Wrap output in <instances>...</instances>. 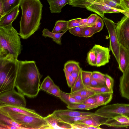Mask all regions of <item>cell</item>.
Returning <instances> with one entry per match:
<instances>
[{
	"instance_id": "1",
	"label": "cell",
	"mask_w": 129,
	"mask_h": 129,
	"mask_svg": "<svg viewBox=\"0 0 129 129\" xmlns=\"http://www.w3.org/2000/svg\"><path fill=\"white\" fill-rule=\"evenodd\" d=\"M34 61L18 60L15 87L19 92L30 98L36 97L40 90L42 77Z\"/></svg>"
},
{
	"instance_id": "2",
	"label": "cell",
	"mask_w": 129,
	"mask_h": 129,
	"mask_svg": "<svg viewBox=\"0 0 129 129\" xmlns=\"http://www.w3.org/2000/svg\"><path fill=\"white\" fill-rule=\"evenodd\" d=\"M22 11L19 35L27 39L39 29L43 5L40 0H22L19 5Z\"/></svg>"
},
{
	"instance_id": "3",
	"label": "cell",
	"mask_w": 129,
	"mask_h": 129,
	"mask_svg": "<svg viewBox=\"0 0 129 129\" xmlns=\"http://www.w3.org/2000/svg\"><path fill=\"white\" fill-rule=\"evenodd\" d=\"M17 58L10 54L0 57V94L15 89Z\"/></svg>"
},
{
	"instance_id": "4",
	"label": "cell",
	"mask_w": 129,
	"mask_h": 129,
	"mask_svg": "<svg viewBox=\"0 0 129 129\" xmlns=\"http://www.w3.org/2000/svg\"><path fill=\"white\" fill-rule=\"evenodd\" d=\"M19 35L12 25L0 26V57L10 54L18 58L22 50Z\"/></svg>"
},
{
	"instance_id": "5",
	"label": "cell",
	"mask_w": 129,
	"mask_h": 129,
	"mask_svg": "<svg viewBox=\"0 0 129 129\" xmlns=\"http://www.w3.org/2000/svg\"><path fill=\"white\" fill-rule=\"evenodd\" d=\"M0 112L10 117L25 129H52L42 116L34 117L19 113Z\"/></svg>"
},
{
	"instance_id": "6",
	"label": "cell",
	"mask_w": 129,
	"mask_h": 129,
	"mask_svg": "<svg viewBox=\"0 0 129 129\" xmlns=\"http://www.w3.org/2000/svg\"><path fill=\"white\" fill-rule=\"evenodd\" d=\"M94 113L107 119L121 114L129 116V104L117 103L106 105L98 109Z\"/></svg>"
},
{
	"instance_id": "7",
	"label": "cell",
	"mask_w": 129,
	"mask_h": 129,
	"mask_svg": "<svg viewBox=\"0 0 129 129\" xmlns=\"http://www.w3.org/2000/svg\"><path fill=\"white\" fill-rule=\"evenodd\" d=\"M105 23L108 33L109 39V49L115 57L117 62L119 59V44L116 31V26L112 20L105 17H102Z\"/></svg>"
},
{
	"instance_id": "8",
	"label": "cell",
	"mask_w": 129,
	"mask_h": 129,
	"mask_svg": "<svg viewBox=\"0 0 129 129\" xmlns=\"http://www.w3.org/2000/svg\"><path fill=\"white\" fill-rule=\"evenodd\" d=\"M6 105L25 107L24 96L15 89L0 94V105Z\"/></svg>"
},
{
	"instance_id": "9",
	"label": "cell",
	"mask_w": 129,
	"mask_h": 129,
	"mask_svg": "<svg viewBox=\"0 0 129 129\" xmlns=\"http://www.w3.org/2000/svg\"><path fill=\"white\" fill-rule=\"evenodd\" d=\"M116 26L117 36L119 44L129 50V18L124 15L116 24Z\"/></svg>"
},
{
	"instance_id": "10",
	"label": "cell",
	"mask_w": 129,
	"mask_h": 129,
	"mask_svg": "<svg viewBox=\"0 0 129 129\" xmlns=\"http://www.w3.org/2000/svg\"><path fill=\"white\" fill-rule=\"evenodd\" d=\"M86 9L88 10L93 12L102 17L104 16L105 13H122L124 10L113 8L105 4L103 0H95Z\"/></svg>"
},
{
	"instance_id": "11",
	"label": "cell",
	"mask_w": 129,
	"mask_h": 129,
	"mask_svg": "<svg viewBox=\"0 0 129 129\" xmlns=\"http://www.w3.org/2000/svg\"><path fill=\"white\" fill-rule=\"evenodd\" d=\"M94 52L96 60V67L104 66L109 62L110 50L107 47L95 44L91 49Z\"/></svg>"
},
{
	"instance_id": "12",
	"label": "cell",
	"mask_w": 129,
	"mask_h": 129,
	"mask_svg": "<svg viewBox=\"0 0 129 129\" xmlns=\"http://www.w3.org/2000/svg\"><path fill=\"white\" fill-rule=\"evenodd\" d=\"M0 111L4 113H19L34 117H42L34 110L26 107L6 105H0Z\"/></svg>"
},
{
	"instance_id": "13",
	"label": "cell",
	"mask_w": 129,
	"mask_h": 129,
	"mask_svg": "<svg viewBox=\"0 0 129 129\" xmlns=\"http://www.w3.org/2000/svg\"><path fill=\"white\" fill-rule=\"evenodd\" d=\"M119 81V90L121 96L129 100V66L122 73Z\"/></svg>"
},
{
	"instance_id": "14",
	"label": "cell",
	"mask_w": 129,
	"mask_h": 129,
	"mask_svg": "<svg viewBox=\"0 0 129 129\" xmlns=\"http://www.w3.org/2000/svg\"><path fill=\"white\" fill-rule=\"evenodd\" d=\"M52 114L58 118L64 117H74L90 115L95 114L94 113L78 111L72 110L70 109L56 110L54 111Z\"/></svg>"
},
{
	"instance_id": "15",
	"label": "cell",
	"mask_w": 129,
	"mask_h": 129,
	"mask_svg": "<svg viewBox=\"0 0 129 129\" xmlns=\"http://www.w3.org/2000/svg\"><path fill=\"white\" fill-rule=\"evenodd\" d=\"M118 68L123 73L129 66V50L120 44Z\"/></svg>"
},
{
	"instance_id": "16",
	"label": "cell",
	"mask_w": 129,
	"mask_h": 129,
	"mask_svg": "<svg viewBox=\"0 0 129 129\" xmlns=\"http://www.w3.org/2000/svg\"><path fill=\"white\" fill-rule=\"evenodd\" d=\"M19 6H17L0 18V26L6 27L12 25L13 22L16 19L19 13Z\"/></svg>"
},
{
	"instance_id": "17",
	"label": "cell",
	"mask_w": 129,
	"mask_h": 129,
	"mask_svg": "<svg viewBox=\"0 0 129 129\" xmlns=\"http://www.w3.org/2000/svg\"><path fill=\"white\" fill-rule=\"evenodd\" d=\"M71 0H47L49 5V8L52 13H60L62 8L69 4Z\"/></svg>"
},
{
	"instance_id": "18",
	"label": "cell",
	"mask_w": 129,
	"mask_h": 129,
	"mask_svg": "<svg viewBox=\"0 0 129 129\" xmlns=\"http://www.w3.org/2000/svg\"><path fill=\"white\" fill-rule=\"evenodd\" d=\"M107 119L95 114L90 117L77 122H81L91 126L100 127V125H103Z\"/></svg>"
},
{
	"instance_id": "19",
	"label": "cell",
	"mask_w": 129,
	"mask_h": 129,
	"mask_svg": "<svg viewBox=\"0 0 129 129\" xmlns=\"http://www.w3.org/2000/svg\"><path fill=\"white\" fill-rule=\"evenodd\" d=\"M113 94V93L109 92L96 93L94 95L96 100L95 104L99 106L106 105L112 100Z\"/></svg>"
},
{
	"instance_id": "20",
	"label": "cell",
	"mask_w": 129,
	"mask_h": 129,
	"mask_svg": "<svg viewBox=\"0 0 129 129\" xmlns=\"http://www.w3.org/2000/svg\"><path fill=\"white\" fill-rule=\"evenodd\" d=\"M66 31L62 33H53L47 28H44L42 31V35L45 38L48 37L52 39L53 41L57 44L61 45V37Z\"/></svg>"
},
{
	"instance_id": "21",
	"label": "cell",
	"mask_w": 129,
	"mask_h": 129,
	"mask_svg": "<svg viewBox=\"0 0 129 129\" xmlns=\"http://www.w3.org/2000/svg\"><path fill=\"white\" fill-rule=\"evenodd\" d=\"M22 0H0L5 14L18 6H19Z\"/></svg>"
},
{
	"instance_id": "22",
	"label": "cell",
	"mask_w": 129,
	"mask_h": 129,
	"mask_svg": "<svg viewBox=\"0 0 129 129\" xmlns=\"http://www.w3.org/2000/svg\"><path fill=\"white\" fill-rule=\"evenodd\" d=\"M99 106H100L99 105L96 104L92 105H88L81 103L68 105L67 107L68 109L71 110H89L96 108Z\"/></svg>"
},
{
	"instance_id": "23",
	"label": "cell",
	"mask_w": 129,
	"mask_h": 129,
	"mask_svg": "<svg viewBox=\"0 0 129 129\" xmlns=\"http://www.w3.org/2000/svg\"><path fill=\"white\" fill-rule=\"evenodd\" d=\"M59 98L67 105L73 104L83 103L84 101L77 100L70 96L69 93L61 90L60 91V97Z\"/></svg>"
},
{
	"instance_id": "24",
	"label": "cell",
	"mask_w": 129,
	"mask_h": 129,
	"mask_svg": "<svg viewBox=\"0 0 129 129\" xmlns=\"http://www.w3.org/2000/svg\"><path fill=\"white\" fill-rule=\"evenodd\" d=\"M95 0H71L69 4L73 7L86 8L93 3Z\"/></svg>"
},
{
	"instance_id": "25",
	"label": "cell",
	"mask_w": 129,
	"mask_h": 129,
	"mask_svg": "<svg viewBox=\"0 0 129 129\" xmlns=\"http://www.w3.org/2000/svg\"><path fill=\"white\" fill-rule=\"evenodd\" d=\"M0 123L21 127L23 129H25L10 117L1 112H0Z\"/></svg>"
},
{
	"instance_id": "26",
	"label": "cell",
	"mask_w": 129,
	"mask_h": 129,
	"mask_svg": "<svg viewBox=\"0 0 129 129\" xmlns=\"http://www.w3.org/2000/svg\"><path fill=\"white\" fill-rule=\"evenodd\" d=\"M68 21L59 20L56 21L52 31L53 33L66 31L69 30L68 27Z\"/></svg>"
},
{
	"instance_id": "27",
	"label": "cell",
	"mask_w": 129,
	"mask_h": 129,
	"mask_svg": "<svg viewBox=\"0 0 129 129\" xmlns=\"http://www.w3.org/2000/svg\"><path fill=\"white\" fill-rule=\"evenodd\" d=\"M82 70L80 67L78 76L73 85L71 87L70 93H72L85 87L83 84L81 76V72Z\"/></svg>"
},
{
	"instance_id": "28",
	"label": "cell",
	"mask_w": 129,
	"mask_h": 129,
	"mask_svg": "<svg viewBox=\"0 0 129 129\" xmlns=\"http://www.w3.org/2000/svg\"><path fill=\"white\" fill-rule=\"evenodd\" d=\"M93 115L74 117H64L59 118L62 121L71 124L90 117Z\"/></svg>"
},
{
	"instance_id": "29",
	"label": "cell",
	"mask_w": 129,
	"mask_h": 129,
	"mask_svg": "<svg viewBox=\"0 0 129 129\" xmlns=\"http://www.w3.org/2000/svg\"><path fill=\"white\" fill-rule=\"evenodd\" d=\"M52 129H58V124L61 120L52 113L44 117Z\"/></svg>"
},
{
	"instance_id": "30",
	"label": "cell",
	"mask_w": 129,
	"mask_h": 129,
	"mask_svg": "<svg viewBox=\"0 0 129 129\" xmlns=\"http://www.w3.org/2000/svg\"><path fill=\"white\" fill-rule=\"evenodd\" d=\"M69 94L70 96L78 95L89 97L94 95L96 93L86 87H85L78 91Z\"/></svg>"
},
{
	"instance_id": "31",
	"label": "cell",
	"mask_w": 129,
	"mask_h": 129,
	"mask_svg": "<svg viewBox=\"0 0 129 129\" xmlns=\"http://www.w3.org/2000/svg\"><path fill=\"white\" fill-rule=\"evenodd\" d=\"M80 67L79 62L73 60H69L65 63L63 69L71 73L75 70L79 69Z\"/></svg>"
},
{
	"instance_id": "32",
	"label": "cell",
	"mask_w": 129,
	"mask_h": 129,
	"mask_svg": "<svg viewBox=\"0 0 129 129\" xmlns=\"http://www.w3.org/2000/svg\"><path fill=\"white\" fill-rule=\"evenodd\" d=\"M55 84L51 78L49 76H48L44 78L41 84L40 89L47 92Z\"/></svg>"
},
{
	"instance_id": "33",
	"label": "cell",
	"mask_w": 129,
	"mask_h": 129,
	"mask_svg": "<svg viewBox=\"0 0 129 129\" xmlns=\"http://www.w3.org/2000/svg\"><path fill=\"white\" fill-rule=\"evenodd\" d=\"M92 72L81 71V76L83 84L85 87L89 86Z\"/></svg>"
},
{
	"instance_id": "34",
	"label": "cell",
	"mask_w": 129,
	"mask_h": 129,
	"mask_svg": "<svg viewBox=\"0 0 129 129\" xmlns=\"http://www.w3.org/2000/svg\"><path fill=\"white\" fill-rule=\"evenodd\" d=\"M87 61L88 63L92 66H96V60L94 52L91 49L87 54Z\"/></svg>"
},
{
	"instance_id": "35",
	"label": "cell",
	"mask_w": 129,
	"mask_h": 129,
	"mask_svg": "<svg viewBox=\"0 0 129 129\" xmlns=\"http://www.w3.org/2000/svg\"><path fill=\"white\" fill-rule=\"evenodd\" d=\"M85 87L91 90L96 93L105 92H109L113 93L106 86L98 87H92L88 86Z\"/></svg>"
},
{
	"instance_id": "36",
	"label": "cell",
	"mask_w": 129,
	"mask_h": 129,
	"mask_svg": "<svg viewBox=\"0 0 129 129\" xmlns=\"http://www.w3.org/2000/svg\"><path fill=\"white\" fill-rule=\"evenodd\" d=\"M73 129H102L100 127H95L88 125L86 124L79 122H76L71 124Z\"/></svg>"
},
{
	"instance_id": "37",
	"label": "cell",
	"mask_w": 129,
	"mask_h": 129,
	"mask_svg": "<svg viewBox=\"0 0 129 129\" xmlns=\"http://www.w3.org/2000/svg\"><path fill=\"white\" fill-rule=\"evenodd\" d=\"M103 1L105 4L113 8L124 10L121 6V0H103Z\"/></svg>"
},
{
	"instance_id": "38",
	"label": "cell",
	"mask_w": 129,
	"mask_h": 129,
	"mask_svg": "<svg viewBox=\"0 0 129 129\" xmlns=\"http://www.w3.org/2000/svg\"><path fill=\"white\" fill-rule=\"evenodd\" d=\"M98 16L96 14H91L87 18V22L80 26L82 27L93 26Z\"/></svg>"
},
{
	"instance_id": "39",
	"label": "cell",
	"mask_w": 129,
	"mask_h": 129,
	"mask_svg": "<svg viewBox=\"0 0 129 129\" xmlns=\"http://www.w3.org/2000/svg\"><path fill=\"white\" fill-rule=\"evenodd\" d=\"M95 33V30L93 26L83 27L82 33V37H91Z\"/></svg>"
},
{
	"instance_id": "40",
	"label": "cell",
	"mask_w": 129,
	"mask_h": 129,
	"mask_svg": "<svg viewBox=\"0 0 129 129\" xmlns=\"http://www.w3.org/2000/svg\"><path fill=\"white\" fill-rule=\"evenodd\" d=\"M106 86L113 93V88L114 84L113 79L107 74H104Z\"/></svg>"
},
{
	"instance_id": "41",
	"label": "cell",
	"mask_w": 129,
	"mask_h": 129,
	"mask_svg": "<svg viewBox=\"0 0 129 129\" xmlns=\"http://www.w3.org/2000/svg\"><path fill=\"white\" fill-rule=\"evenodd\" d=\"M104 21L103 19L99 16L93 26L95 30V33L100 32L104 26Z\"/></svg>"
},
{
	"instance_id": "42",
	"label": "cell",
	"mask_w": 129,
	"mask_h": 129,
	"mask_svg": "<svg viewBox=\"0 0 129 129\" xmlns=\"http://www.w3.org/2000/svg\"><path fill=\"white\" fill-rule=\"evenodd\" d=\"M81 18L70 20L68 21V29L75 27L80 26L82 25L80 22Z\"/></svg>"
},
{
	"instance_id": "43",
	"label": "cell",
	"mask_w": 129,
	"mask_h": 129,
	"mask_svg": "<svg viewBox=\"0 0 129 129\" xmlns=\"http://www.w3.org/2000/svg\"><path fill=\"white\" fill-rule=\"evenodd\" d=\"M83 27L80 26H77L69 29V32L75 36L82 37V33Z\"/></svg>"
},
{
	"instance_id": "44",
	"label": "cell",
	"mask_w": 129,
	"mask_h": 129,
	"mask_svg": "<svg viewBox=\"0 0 129 129\" xmlns=\"http://www.w3.org/2000/svg\"><path fill=\"white\" fill-rule=\"evenodd\" d=\"M60 90L59 87L55 84L51 87L47 92L60 98Z\"/></svg>"
},
{
	"instance_id": "45",
	"label": "cell",
	"mask_w": 129,
	"mask_h": 129,
	"mask_svg": "<svg viewBox=\"0 0 129 129\" xmlns=\"http://www.w3.org/2000/svg\"><path fill=\"white\" fill-rule=\"evenodd\" d=\"M106 86L105 81L96 79H91L89 85V86L92 87H98Z\"/></svg>"
},
{
	"instance_id": "46",
	"label": "cell",
	"mask_w": 129,
	"mask_h": 129,
	"mask_svg": "<svg viewBox=\"0 0 129 129\" xmlns=\"http://www.w3.org/2000/svg\"><path fill=\"white\" fill-rule=\"evenodd\" d=\"M67 84L69 87H71L73 86L74 81L73 78L71 73L63 69Z\"/></svg>"
},
{
	"instance_id": "47",
	"label": "cell",
	"mask_w": 129,
	"mask_h": 129,
	"mask_svg": "<svg viewBox=\"0 0 129 129\" xmlns=\"http://www.w3.org/2000/svg\"><path fill=\"white\" fill-rule=\"evenodd\" d=\"M91 79H99L105 81L104 74L97 71H94L92 72Z\"/></svg>"
},
{
	"instance_id": "48",
	"label": "cell",
	"mask_w": 129,
	"mask_h": 129,
	"mask_svg": "<svg viewBox=\"0 0 129 129\" xmlns=\"http://www.w3.org/2000/svg\"><path fill=\"white\" fill-rule=\"evenodd\" d=\"M96 102V100L93 95L87 98L84 101L83 103L88 105H92L95 104Z\"/></svg>"
},
{
	"instance_id": "49",
	"label": "cell",
	"mask_w": 129,
	"mask_h": 129,
	"mask_svg": "<svg viewBox=\"0 0 129 129\" xmlns=\"http://www.w3.org/2000/svg\"><path fill=\"white\" fill-rule=\"evenodd\" d=\"M0 129H23L21 127L0 123Z\"/></svg>"
},
{
	"instance_id": "50",
	"label": "cell",
	"mask_w": 129,
	"mask_h": 129,
	"mask_svg": "<svg viewBox=\"0 0 129 129\" xmlns=\"http://www.w3.org/2000/svg\"><path fill=\"white\" fill-rule=\"evenodd\" d=\"M121 6L124 10L129 11V0H121Z\"/></svg>"
},
{
	"instance_id": "51",
	"label": "cell",
	"mask_w": 129,
	"mask_h": 129,
	"mask_svg": "<svg viewBox=\"0 0 129 129\" xmlns=\"http://www.w3.org/2000/svg\"><path fill=\"white\" fill-rule=\"evenodd\" d=\"M79 69L80 68L78 69L75 70L71 73V75L73 78L74 79V81L73 86L78 77L79 73Z\"/></svg>"
},
{
	"instance_id": "52",
	"label": "cell",
	"mask_w": 129,
	"mask_h": 129,
	"mask_svg": "<svg viewBox=\"0 0 129 129\" xmlns=\"http://www.w3.org/2000/svg\"><path fill=\"white\" fill-rule=\"evenodd\" d=\"M70 96L79 101H84L88 97L78 95H74Z\"/></svg>"
},
{
	"instance_id": "53",
	"label": "cell",
	"mask_w": 129,
	"mask_h": 129,
	"mask_svg": "<svg viewBox=\"0 0 129 129\" xmlns=\"http://www.w3.org/2000/svg\"><path fill=\"white\" fill-rule=\"evenodd\" d=\"M3 5L1 1H0V18H1L5 14Z\"/></svg>"
},
{
	"instance_id": "54",
	"label": "cell",
	"mask_w": 129,
	"mask_h": 129,
	"mask_svg": "<svg viewBox=\"0 0 129 129\" xmlns=\"http://www.w3.org/2000/svg\"><path fill=\"white\" fill-rule=\"evenodd\" d=\"M87 18H84V19H82L81 18L80 20V22L81 23L82 25H81L86 23L87 22Z\"/></svg>"
},
{
	"instance_id": "55",
	"label": "cell",
	"mask_w": 129,
	"mask_h": 129,
	"mask_svg": "<svg viewBox=\"0 0 129 129\" xmlns=\"http://www.w3.org/2000/svg\"><path fill=\"white\" fill-rule=\"evenodd\" d=\"M124 10V11L122 13L129 18V11Z\"/></svg>"
}]
</instances>
